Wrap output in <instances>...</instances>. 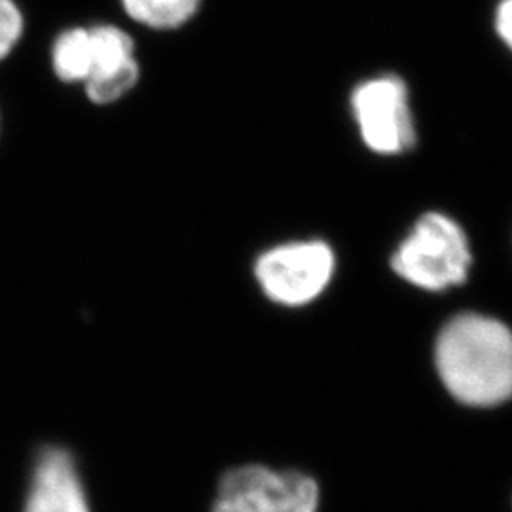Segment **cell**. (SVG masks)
<instances>
[{
  "instance_id": "obj_1",
  "label": "cell",
  "mask_w": 512,
  "mask_h": 512,
  "mask_svg": "<svg viewBox=\"0 0 512 512\" xmlns=\"http://www.w3.org/2000/svg\"><path fill=\"white\" fill-rule=\"evenodd\" d=\"M437 370L446 389L469 406H495L512 397V332L501 321L463 313L437 340Z\"/></svg>"
},
{
  "instance_id": "obj_2",
  "label": "cell",
  "mask_w": 512,
  "mask_h": 512,
  "mask_svg": "<svg viewBox=\"0 0 512 512\" xmlns=\"http://www.w3.org/2000/svg\"><path fill=\"white\" fill-rule=\"evenodd\" d=\"M349 114L357 135L372 154L393 158L418 145V120L410 86L401 74L361 78L349 92Z\"/></svg>"
},
{
  "instance_id": "obj_3",
  "label": "cell",
  "mask_w": 512,
  "mask_h": 512,
  "mask_svg": "<svg viewBox=\"0 0 512 512\" xmlns=\"http://www.w3.org/2000/svg\"><path fill=\"white\" fill-rule=\"evenodd\" d=\"M471 262L473 256L463 228L452 217L437 211L420 217L391 256L395 274L414 287L433 293L461 285Z\"/></svg>"
},
{
  "instance_id": "obj_4",
  "label": "cell",
  "mask_w": 512,
  "mask_h": 512,
  "mask_svg": "<svg viewBox=\"0 0 512 512\" xmlns=\"http://www.w3.org/2000/svg\"><path fill=\"white\" fill-rule=\"evenodd\" d=\"M319 488L298 471L245 465L222 476L211 512H317Z\"/></svg>"
},
{
  "instance_id": "obj_5",
  "label": "cell",
  "mask_w": 512,
  "mask_h": 512,
  "mask_svg": "<svg viewBox=\"0 0 512 512\" xmlns=\"http://www.w3.org/2000/svg\"><path fill=\"white\" fill-rule=\"evenodd\" d=\"M334 253L325 241L279 245L256 260L255 275L264 294L283 306H304L327 289Z\"/></svg>"
},
{
  "instance_id": "obj_6",
  "label": "cell",
  "mask_w": 512,
  "mask_h": 512,
  "mask_svg": "<svg viewBox=\"0 0 512 512\" xmlns=\"http://www.w3.org/2000/svg\"><path fill=\"white\" fill-rule=\"evenodd\" d=\"M92 35V73L86 92L93 103L109 105L131 92L139 80V63L135 59L133 40L114 25L90 29Z\"/></svg>"
},
{
  "instance_id": "obj_7",
  "label": "cell",
  "mask_w": 512,
  "mask_h": 512,
  "mask_svg": "<svg viewBox=\"0 0 512 512\" xmlns=\"http://www.w3.org/2000/svg\"><path fill=\"white\" fill-rule=\"evenodd\" d=\"M23 512H92L73 456L67 450L48 446L38 454Z\"/></svg>"
},
{
  "instance_id": "obj_8",
  "label": "cell",
  "mask_w": 512,
  "mask_h": 512,
  "mask_svg": "<svg viewBox=\"0 0 512 512\" xmlns=\"http://www.w3.org/2000/svg\"><path fill=\"white\" fill-rule=\"evenodd\" d=\"M54 71L63 82H86L92 73V35L90 29L78 27L61 33L52 50Z\"/></svg>"
},
{
  "instance_id": "obj_9",
  "label": "cell",
  "mask_w": 512,
  "mask_h": 512,
  "mask_svg": "<svg viewBox=\"0 0 512 512\" xmlns=\"http://www.w3.org/2000/svg\"><path fill=\"white\" fill-rule=\"evenodd\" d=\"M129 18L150 29H177L196 16L202 0H122Z\"/></svg>"
},
{
  "instance_id": "obj_10",
  "label": "cell",
  "mask_w": 512,
  "mask_h": 512,
  "mask_svg": "<svg viewBox=\"0 0 512 512\" xmlns=\"http://www.w3.org/2000/svg\"><path fill=\"white\" fill-rule=\"evenodd\" d=\"M23 35V16L14 0H0V59L10 54Z\"/></svg>"
},
{
  "instance_id": "obj_11",
  "label": "cell",
  "mask_w": 512,
  "mask_h": 512,
  "mask_svg": "<svg viewBox=\"0 0 512 512\" xmlns=\"http://www.w3.org/2000/svg\"><path fill=\"white\" fill-rule=\"evenodd\" d=\"M492 25H494L495 37L512 55V0H497L495 2Z\"/></svg>"
}]
</instances>
